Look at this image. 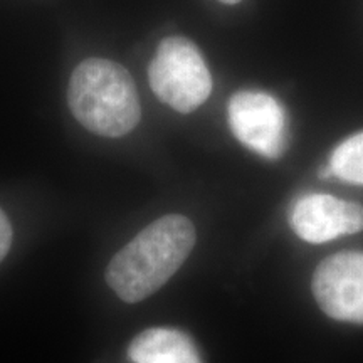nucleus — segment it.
<instances>
[{"label":"nucleus","mask_w":363,"mask_h":363,"mask_svg":"<svg viewBox=\"0 0 363 363\" xmlns=\"http://www.w3.org/2000/svg\"><path fill=\"white\" fill-rule=\"evenodd\" d=\"M229 126L235 138L266 158H279L286 150V115L271 94L239 91L227 106Z\"/></svg>","instance_id":"nucleus-4"},{"label":"nucleus","mask_w":363,"mask_h":363,"mask_svg":"<svg viewBox=\"0 0 363 363\" xmlns=\"http://www.w3.org/2000/svg\"><path fill=\"white\" fill-rule=\"evenodd\" d=\"M195 244V227L179 214L160 217L118 251L106 281L125 303H140L158 291L184 264Z\"/></svg>","instance_id":"nucleus-1"},{"label":"nucleus","mask_w":363,"mask_h":363,"mask_svg":"<svg viewBox=\"0 0 363 363\" xmlns=\"http://www.w3.org/2000/svg\"><path fill=\"white\" fill-rule=\"evenodd\" d=\"M133 363H202L189 335L172 328L145 330L128 347Z\"/></svg>","instance_id":"nucleus-7"},{"label":"nucleus","mask_w":363,"mask_h":363,"mask_svg":"<svg viewBox=\"0 0 363 363\" xmlns=\"http://www.w3.org/2000/svg\"><path fill=\"white\" fill-rule=\"evenodd\" d=\"M311 289L323 313L338 321L363 323V252H340L318 264Z\"/></svg>","instance_id":"nucleus-5"},{"label":"nucleus","mask_w":363,"mask_h":363,"mask_svg":"<svg viewBox=\"0 0 363 363\" xmlns=\"http://www.w3.org/2000/svg\"><path fill=\"white\" fill-rule=\"evenodd\" d=\"M67 103L86 130L108 138L130 133L142 116L133 78L110 59L89 57L72 71Z\"/></svg>","instance_id":"nucleus-2"},{"label":"nucleus","mask_w":363,"mask_h":363,"mask_svg":"<svg viewBox=\"0 0 363 363\" xmlns=\"http://www.w3.org/2000/svg\"><path fill=\"white\" fill-rule=\"evenodd\" d=\"M148 79L162 103L192 113L211 96L212 76L202 52L187 38H165L148 66Z\"/></svg>","instance_id":"nucleus-3"},{"label":"nucleus","mask_w":363,"mask_h":363,"mask_svg":"<svg viewBox=\"0 0 363 363\" xmlns=\"http://www.w3.org/2000/svg\"><path fill=\"white\" fill-rule=\"evenodd\" d=\"M333 177L353 185H363V131L348 136L330 157Z\"/></svg>","instance_id":"nucleus-8"},{"label":"nucleus","mask_w":363,"mask_h":363,"mask_svg":"<svg viewBox=\"0 0 363 363\" xmlns=\"http://www.w3.org/2000/svg\"><path fill=\"white\" fill-rule=\"evenodd\" d=\"M222 4H227V6H234V4H239L240 0H219Z\"/></svg>","instance_id":"nucleus-10"},{"label":"nucleus","mask_w":363,"mask_h":363,"mask_svg":"<svg viewBox=\"0 0 363 363\" xmlns=\"http://www.w3.org/2000/svg\"><path fill=\"white\" fill-rule=\"evenodd\" d=\"M289 222L298 238L323 244L363 230V207L333 195L310 194L294 203Z\"/></svg>","instance_id":"nucleus-6"},{"label":"nucleus","mask_w":363,"mask_h":363,"mask_svg":"<svg viewBox=\"0 0 363 363\" xmlns=\"http://www.w3.org/2000/svg\"><path fill=\"white\" fill-rule=\"evenodd\" d=\"M12 244V225L9 222L7 216L4 214V211L0 208V262H2L4 257L7 256L9 249H11Z\"/></svg>","instance_id":"nucleus-9"}]
</instances>
